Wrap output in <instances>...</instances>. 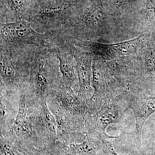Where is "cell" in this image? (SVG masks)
<instances>
[{
    "label": "cell",
    "mask_w": 155,
    "mask_h": 155,
    "mask_svg": "<svg viewBox=\"0 0 155 155\" xmlns=\"http://www.w3.org/2000/svg\"><path fill=\"white\" fill-rule=\"evenodd\" d=\"M155 155V149L154 153V155Z\"/></svg>",
    "instance_id": "d6986e66"
},
{
    "label": "cell",
    "mask_w": 155,
    "mask_h": 155,
    "mask_svg": "<svg viewBox=\"0 0 155 155\" xmlns=\"http://www.w3.org/2000/svg\"><path fill=\"white\" fill-rule=\"evenodd\" d=\"M121 96L125 105L134 114L137 140L140 143L143 125L148 118L155 113V96H147L133 91H127Z\"/></svg>",
    "instance_id": "ba28073f"
},
{
    "label": "cell",
    "mask_w": 155,
    "mask_h": 155,
    "mask_svg": "<svg viewBox=\"0 0 155 155\" xmlns=\"http://www.w3.org/2000/svg\"><path fill=\"white\" fill-rule=\"evenodd\" d=\"M101 142L87 135L81 141L58 140L43 150L46 155H98Z\"/></svg>",
    "instance_id": "9c48e42d"
},
{
    "label": "cell",
    "mask_w": 155,
    "mask_h": 155,
    "mask_svg": "<svg viewBox=\"0 0 155 155\" xmlns=\"http://www.w3.org/2000/svg\"><path fill=\"white\" fill-rule=\"evenodd\" d=\"M11 15L8 23L25 19L28 14L25 0H7Z\"/></svg>",
    "instance_id": "4fadbf2b"
},
{
    "label": "cell",
    "mask_w": 155,
    "mask_h": 155,
    "mask_svg": "<svg viewBox=\"0 0 155 155\" xmlns=\"http://www.w3.org/2000/svg\"><path fill=\"white\" fill-rule=\"evenodd\" d=\"M1 45H33L46 48L47 34L35 31L25 19L11 23H1Z\"/></svg>",
    "instance_id": "52a82bcc"
},
{
    "label": "cell",
    "mask_w": 155,
    "mask_h": 155,
    "mask_svg": "<svg viewBox=\"0 0 155 155\" xmlns=\"http://www.w3.org/2000/svg\"><path fill=\"white\" fill-rule=\"evenodd\" d=\"M74 57L79 86L78 95L87 103L94 92L91 84V64L93 57L76 47Z\"/></svg>",
    "instance_id": "8fae6325"
},
{
    "label": "cell",
    "mask_w": 155,
    "mask_h": 155,
    "mask_svg": "<svg viewBox=\"0 0 155 155\" xmlns=\"http://www.w3.org/2000/svg\"><path fill=\"white\" fill-rule=\"evenodd\" d=\"M34 125L37 134L44 148L50 146L58 140L55 119L47 102L38 104L37 106Z\"/></svg>",
    "instance_id": "30bf717a"
},
{
    "label": "cell",
    "mask_w": 155,
    "mask_h": 155,
    "mask_svg": "<svg viewBox=\"0 0 155 155\" xmlns=\"http://www.w3.org/2000/svg\"><path fill=\"white\" fill-rule=\"evenodd\" d=\"M139 41L138 39H136L120 44L114 45V49L122 54H130L135 51L139 45Z\"/></svg>",
    "instance_id": "9a60e30c"
},
{
    "label": "cell",
    "mask_w": 155,
    "mask_h": 155,
    "mask_svg": "<svg viewBox=\"0 0 155 155\" xmlns=\"http://www.w3.org/2000/svg\"><path fill=\"white\" fill-rule=\"evenodd\" d=\"M145 67L148 72L152 75H155V51L147 50L145 54Z\"/></svg>",
    "instance_id": "2e32d148"
},
{
    "label": "cell",
    "mask_w": 155,
    "mask_h": 155,
    "mask_svg": "<svg viewBox=\"0 0 155 155\" xmlns=\"http://www.w3.org/2000/svg\"><path fill=\"white\" fill-rule=\"evenodd\" d=\"M37 47L0 45L1 89L18 94L28 91L31 64Z\"/></svg>",
    "instance_id": "6da1fadb"
},
{
    "label": "cell",
    "mask_w": 155,
    "mask_h": 155,
    "mask_svg": "<svg viewBox=\"0 0 155 155\" xmlns=\"http://www.w3.org/2000/svg\"><path fill=\"white\" fill-rule=\"evenodd\" d=\"M25 91L19 94V109L16 120L6 138L14 142L18 150L37 149L44 147L35 131L34 125L35 110L38 104Z\"/></svg>",
    "instance_id": "277c9868"
},
{
    "label": "cell",
    "mask_w": 155,
    "mask_h": 155,
    "mask_svg": "<svg viewBox=\"0 0 155 155\" xmlns=\"http://www.w3.org/2000/svg\"><path fill=\"white\" fill-rule=\"evenodd\" d=\"M0 138V155H22L14 142L1 134Z\"/></svg>",
    "instance_id": "5bb4252c"
},
{
    "label": "cell",
    "mask_w": 155,
    "mask_h": 155,
    "mask_svg": "<svg viewBox=\"0 0 155 155\" xmlns=\"http://www.w3.org/2000/svg\"><path fill=\"white\" fill-rule=\"evenodd\" d=\"M74 0L42 1L29 11L26 17L35 31L48 34L59 30L74 17Z\"/></svg>",
    "instance_id": "3957f363"
},
{
    "label": "cell",
    "mask_w": 155,
    "mask_h": 155,
    "mask_svg": "<svg viewBox=\"0 0 155 155\" xmlns=\"http://www.w3.org/2000/svg\"><path fill=\"white\" fill-rule=\"evenodd\" d=\"M19 152L22 155H46L43 150H40L35 148L23 150Z\"/></svg>",
    "instance_id": "ac0fdd59"
},
{
    "label": "cell",
    "mask_w": 155,
    "mask_h": 155,
    "mask_svg": "<svg viewBox=\"0 0 155 155\" xmlns=\"http://www.w3.org/2000/svg\"><path fill=\"white\" fill-rule=\"evenodd\" d=\"M126 108L121 95L106 101L99 110L85 119V134L101 143L111 138L106 128L110 124L121 122Z\"/></svg>",
    "instance_id": "8992f818"
},
{
    "label": "cell",
    "mask_w": 155,
    "mask_h": 155,
    "mask_svg": "<svg viewBox=\"0 0 155 155\" xmlns=\"http://www.w3.org/2000/svg\"><path fill=\"white\" fill-rule=\"evenodd\" d=\"M116 137H114L112 138L106 140L101 143L102 149L108 155H119L114 149L113 145V140Z\"/></svg>",
    "instance_id": "e0dca14e"
},
{
    "label": "cell",
    "mask_w": 155,
    "mask_h": 155,
    "mask_svg": "<svg viewBox=\"0 0 155 155\" xmlns=\"http://www.w3.org/2000/svg\"><path fill=\"white\" fill-rule=\"evenodd\" d=\"M0 127L1 134L8 133L14 125L19 109V94L1 89Z\"/></svg>",
    "instance_id": "7c38bea8"
},
{
    "label": "cell",
    "mask_w": 155,
    "mask_h": 155,
    "mask_svg": "<svg viewBox=\"0 0 155 155\" xmlns=\"http://www.w3.org/2000/svg\"><path fill=\"white\" fill-rule=\"evenodd\" d=\"M61 78L58 59L46 48L37 47L31 64L26 93L39 104L47 102L48 97L60 86Z\"/></svg>",
    "instance_id": "7a4b0ae2"
},
{
    "label": "cell",
    "mask_w": 155,
    "mask_h": 155,
    "mask_svg": "<svg viewBox=\"0 0 155 155\" xmlns=\"http://www.w3.org/2000/svg\"><path fill=\"white\" fill-rule=\"evenodd\" d=\"M50 110L62 122L68 124H84L91 115L86 101L74 92L70 87L60 86L47 100Z\"/></svg>",
    "instance_id": "5b68a950"
}]
</instances>
